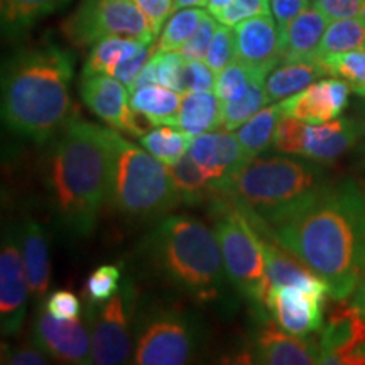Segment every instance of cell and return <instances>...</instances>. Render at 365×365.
<instances>
[{
  "instance_id": "obj_43",
  "label": "cell",
  "mask_w": 365,
  "mask_h": 365,
  "mask_svg": "<svg viewBox=\"0 0 365 365\" xmlns=\"http://www.w3.org/2000/svg\"><path fill=\"white\" fill-rule=\"evenodd\" d=\"M51 317L56 319H78L81 314V303L78 296L68 289L53 291L51 294L46 296L44 303H41Z\"/></svg>"
},
{
  "instance_id": "obj_13",
  "label": "cell",
  "mask_w": 365,
  "mask_h": 365,
  "mask_svg": "<svg viewBox=\"0 0 365 365\" xmlns=\"http://www.w3.org/2000/svg\"><path fill=\"white\" fill-rule=\"evenodd\" d=\"M318 344L319 364L365 365V312L352 299H335L319 330Z\"/></svg>"
},
{
  "instance_id": "obj_19",
  "label": "cell",
  "mask_w": 365,
  "mask_h": 365,
  "mask_svg": "<svg viewBox=\"0 0 365 365\" xmlns=\"http://www.w3.org/2000/svg\"><path fill=\"white\" fill-rule=\"evenodd\" d=\"M349 85L344 80L331 78L318 80L293 97L281 100L282 115L299 118L307 124H323L339 118L349 105Z\"/></svg>"
},
{
  "instance_id": "obj_41",
  "label": "cell",
  "mask_w": 365,
  "mask_h": 365,
  "mask_svg": "<svg viewBox=\"0 0 365 365\" xmlns=\"http://www.w3.org/2000/svg\"><path fill=\"white\" fill-rule=\"evenodd\" d=\"M218 27V21L212 14H205L202 24L198 26L196 33L191 36L188 43L181 48L182 58L188 59V61H193V59H205L207 58L208 48L212 44L213 36H215V31Z\"/></svg>"
},
{
  "instance_id": "obj_35",
  "label": "cell",
  "mask_w": 365,
  "mask_h": 365,
  "mask_svg": "<svg viewBox=\"0 0 365 365\" xmlns=\"http://www.w3.org/2000/svg\"><path fill=\"white\" fill-rule=\"evenodd\" d=\"M205 14L207 12L200 7L180 9L176 14H173L164 29L159 33L156 43L158 51H181L182 46L188 43L198 26L202 24Z\"/></svg>"
},
{
  "instance_id": "obj_3",
  "label": "cell",
  "mask_w": 365,
  "mask_h": 365,
  "mask_svg": "<svg viewBox=\"0 0 365 365\" xmlns=\"http://www.w3.org/2000/svg\"><path fill=\"white\" fill-rule=\"evenodd\" d=\"M41 170L59 225L75 237H88L110 190V161L102 127L76 117L49 140Z\"/></svg>"
},
{
  "instance_id": "obj_46",
  "label": "cell",
  "mask_w": 365,
  "mask_h": 365,
  "mask_svg": "<svg viewBox=\"0 0 365 365\" xmlns=\"http://www.w3.org/2000/svg\"><path fill=\"white\" fill-rule=\"evenodd\" d=\"M134 2L145 14L156 36L161 33V27L170 14L175 12V0H134Z\"/></svg>"
},
{
  "instance_id": "obj_27",
  "label": "cell",
  "mask_w": 365,
  "mask_h": 365,
  "mask_svg": "<svg viewBox=\"0 0 365 365\" xmlns=\"http://www.w3.org/2000/svg\"><path fill=\"white\" fill-rule=\"evenodd\" d=\"M168 170H170L181 203L200 205L205 202H215L217 198H220V193L217 191L213 181L190 156V153L178 163L168 166Z\"/></svg>"
},
{
  "instance_id": "obj_15",
  "label": "cell",
  "mask_w": 365,
  "mask_h": 365,
  "mask_svg": "<svg viewBox=\"0 0 365 365\" xmlns=\"http://www.w3.org/2000/svg\"><path fill=\"white\" fill-rule=\"evenodd\" d=\"M81 100L91 112L112 129L134 137H143L145 127L140 124L130 105V90L110 75H83L80 83Z\"/></svg>"
},
{
  "instance_id": "obj_11",
  "label": "cell",
  "mask_w": 365,
  "mask_h": 365,
  "mask_svg": "<svg viewBox=\"0 0 365 365\" xmlns=\"http://www.w3.org/2000/svg\"><path fill=\"white\" fill-rule=\"evenodd\" d=\"M73 44L93 46L108 36L135 38L154 43L156 34L134 0H83L63 24Z\"/></svg>"
},
{
  "instance_id": "obj_51",
  "label": "cell",
  "mask_w": 365,
  "mask_h": 365,
  "mask_svg": "<svg viewBox=\"0 0 365 365\" xmlns=\"http://www.w3.org/2000/svg\"><path fill=\"white\" fill-rule=\"evenodd\" d=\"M230 4H232V0H208L207 7H208L210 14H212V16H215V14L222 12L223 9H227L228 6H230Z\"/></svg>"
},
{
  "instance_id": "obj_25",
  "label": "cell",
  "mask_w": 365,
  "mask_h": 365,
  "mask_svg": "<svg viewBox=\"0 0 365 365\" xmlns=\"http://www.w3.org/2000/svg\"><path fill=\"white\" fill-rule=\"evenodd\" d=\"M182 93L163 85H150L130 93L132 108L150 125H178Z\"/></svg>"
},
{
  "instance_id": "obj_33",
  "label": "cell",
  "mask_w": 365,
  "mask_h": 365,
  "mask_svg": "<svg viewBox=\"0 0 365 365\" xmlns=\"http://www.w3.org/2000/svg\"><path fill=\"white\" fill-rule=\"evenodd\" d=\"M365 49V19H340L328 24L314 58Z\"/></svg>"
},
{
  "instance_id": "obj_6",
  "label": "cell",
  "mask_w": 365,
  "mask_h": 365,
  "mask_svg": "<svg viewBox=\"0 0 365 365\" xmlns=\"http://www.w3.org/2000/svg\"><path fill=\"white\" fill-rule=\"evenodd\" d=\"M102 130L110 161L112 207L135 220L166 217L181 203L166 164L112 127Z\"/></svg>"
},
{
  "instance_id": "obj_7",
  "label": "cell",
  "mask_w": 365,
  "mask_h": 365,
  "mask_svg": "<svg viewBox=\"0 0 365 365\" xmlns=\"http://www.w3.org/2000/svg\"><path fill=\"white\" fill-rule=\"evenodd\" d=\"M212 210L215 213L213 230L220 244L228 281L237 293L262 312L271 289L262 237L249 217L222 196L212 202Z\"/></svg>"
},
{
  "instance_id": "obj_21",
  "label": "cell",
  "mask_w": 365,
  "mask_h": 365,
  "mask_svg": "<svg viewBox=\"0 0 365 365\" xmlns=\"http://www.w3.org/2000/svg\"><path fill=\"white\" fill-rule=\"evenodd\" d=\"M261 234V232H259ZM264 255H266L267 279L271 287L279 286H299L309 291L330 294L328 282L313 272L307 264L299 261L294 254L272 240L271 237L261 234Z\"/></svg>"
},
{
  "instance_id": "obj_14",
  "label": "cell",
  "mask_w": 365,
  "mask_h": 365,
  "mask_svg": "<svg viewBox=\"0 0 365 365\" xmlns=\"http://www.w3.org/2000/svg\"><path fill=\"white\" fill-rule=\"evenodd\" d=\"M29 293L19 244V227L9 225L2 234L0 247V330L4 335H17L21 331Z\"/></svg>"
},
{
  "instance_id": "obj_5",
  "label": "cell",
  "mask_w": 365,
  "mask_h": 365,
  "mask_svg": "<svg viewBox=\"0 0 365 365\" xmlns=\"http://www.w3.org/2000/svg\"><path fill=\"white\" fill-rule=\"evenodd\" d=\"M328 181L322 163L291 154H259L249 158L223 182L220 196L239 207L252 222L269 223Z\"/></svg>"
},
{
  "instance_id": "obj_23",
  "label": "cell",
  "mask_w": 365,
  "mask_h": 365,
  "mask_svg": "<svg viewBox=\"0 0 365 365\" xmlns=\"http://www.w3.org/2000/svg\"><path fill=\"white\" fill-rule=\"evenodd\" d=\"M328 21L330 19L314 4L304 9L281 33V63L314 58Z\"/></svg>"
},
{
  "instance_id": "obj_34",
  "label": "cell",
  "mask_w": 365,
  "mask_h": 365,
  "mask_svg": "<svg viewBox=\"0 0 365 365\" xmlns=\"http://www.w3.org/2000/svg\"><path fill=\"white\" fill-rule=\"evenodd\" d=\"M317 59L327 75L344 80L355 95L365 98V49L327 54Z\"/></svg>"
},
{
  "instance_id": "obj_24",
  "label": "cell",
  "mask_w": 365,
  "mask_h": 365,
  "mask_svg": "<svg viewBox=\"0 0 365 365\" xmlns=\"http://www.w3.org/2000/svg\"><path fill=\"white\" fill-rule=\"evenodd\" d=\"M323 76H327V71L317 58L282 61L266 76L264 86L271 102H281L308 88Z\"/></svg>"
},
{
  "instance_id": "obj_42",
  "label": "cell",
  "mask_w": 365,
  "mask_h": 365,
  "mask_svg": "<svg viewBox=\"0 0 365 365\" xmlns=\"http://www.w3.org/2000/svg\"><path fill=\"white\" fill-rule=\"evenodd\" d=\"M215 71L205 63V59H186L182 68V95L188 91H212L215 88Z\"/></svg>"
},
{
  "instance_id": "obj_30",
  "label": "cell",
  "mask_w": 365,
  "mask_h": 365,
  "mask_svg": "<svg viewBox=\"0 0 365 365\" xmlns=\"http://www.w3.org/2000/svg\"><path fill=\"white\" fill-rule=\"evenodd\" d=\"M195 135L178 125H154V129L139 137V143L159 161L171 166L190 153Z\"/></svg>"
},
{
  "instance_id": "obj_12",
  "label": "cell",
  "mask_w": 365,
  "mask_h": 365,
  "mask_svg": "<svg viewBox=\"0 0 365 365\" xmlns=\"http://www.w3.org/2000/svg\"><path fill=\"white\" fill-rule=\"evenodd\" d=\"M237 364L314 365L322 362L319 344L307 335H294L277 325L272 317H264L247 349L235 355Z\"/></svg>"
},
{
  "instance_id": "obj_4",
  "label": "cell",
  "mask_w": 365,
  "mask_h": 365,
  "mask_svg": "<svg viewBox=\"0 0 365 365\" xmlns=\"http://www.w3.org/2000/svg\"><path fill=\"white\" fill-rule=\"evenodd\" d=\"M137 254L150 276L198 304L222 303L228 281L215 230L191 215L173 213L154 225Z\"/></svg>"
},
{
  "instance_id": "obj_16",
  "label": "cell",
  "mask_w": 365,
  "mask_h": 365,
  "mask_svg": "<svg viewBox=\"0 0 365 365\" xmlns=\"http://www.w3.org/2000/svg\"><path fill=\"white\" fill-rule=\"evenodd\" d=\"M88 325V323H86ZM81 319H56L41 304L33 323V344L61 364L86 365L91 359V333Z\"/></svg>"
},
{
  "instance_id": "obj_37",
  "label": "cell",
  "mask_w": 365,
  "mask_h": 365,
  "mask_svg": "<svg viewBox=\"0 0 365 365\" xmlns=\"http://www.w3.org/2000/svg\"><path fill=\"white\" fill-rule=\"evenodd\" d=\"M254 76L255 73L252 70H249L244 63L235 59V61L230 63L225 70L218 73L215 80V88L213 90H215L220 102H234V100L244 97Z\"/></svg>"
},
{
  "instance_id": "obj_32",
  "label": "cell",
  "mask_w": 365,
  "mask_h": 365,
  "mask_svg": "<svg viewBox=\"0 0 365 365\" xmlns=\"http://www.w3.org/2000/svg\"><path fill=\"white\" fill-rule=\"evenodd\" d=\"M264 80H266L264 76L255 75L244 97L234 100V102H222V129H239L271 102L267 97L266 86H264Z\"/></svg>"
},
{
  "instance_id": "obj_45",
  "label": "cell",
  "mask_w": 365,
  "mask_h": 365,
  "mask_svg": "<svg viewBox=\"0 0 365 365\" xmlns=\"http://www.w3.org/2000/svg\"><path fill=\"white\" fill-rule=\"evenodd\" d=\"M48 354L43 352L36 344H24L17 346L2 345V364L9 365H46L49 364Z\"/></svg>"
},
{
  "instance_id": "obj_26",
  "label": "cell",
  "mask_w": 365,
  "mask_h": 365,
  "mask_svg": "<svg viewBox=\"0 0 365 365\" xmlns=\"http://www.w3.org/2000/svg\"><path fill=\"white\" fill-rule=\"evenodd\" d=\"M178 127L200 135L205 132L222 129V102L212 91H188L182 95Z\"/></svg>"
},
{
  "instance_id": "obj_49",
  "label": "cell",
  "mask_w": 365,
  "mask_h": 365,
  "mask_svg": "<svg viewBox=\"0 0 365 365\" xmlns=\"http://www.w3.org/2000/svg\"><path fill=\"white\" fill-rule=\"evenodd\" d=\"M352 301L357 304L360 309H362V312H365V272H364L362 279H360V282H359L357 289L354 291Z\"/></svg>"
},
{
  "instance_id": "obj_48",
  "label": "cell",
  "mask_w": 365,
  "mask_h": 365,
  "mask_svg": "<svg viewBox=\"0 0 365 365\" xmlns=\"http://www.w3.org/2000/svg\"><path fill=\"white\" fill-rule=\"evenodd\" d=\"M355 117L359 118V124H360V137H359L357 145H355V149H357L359 153L360 163H362V166L365 168V100L364 102H360L357 105V108H355Z\"/></svg>"
},
{
  "instance_id": "obj_36",
  "label": "cell",
  "mask_w": 365,
  "mask_h": 365,
  "mask_svg": "<svg viewBox=\"0 0 365 365\" xmlns=\"http://www.w3.org/2000/svg\"><path fill=\"white\" fill-rule=\"evenodd\" d=\"M124 274L118 264H102L90 274L85 282L83 296L88 304H100L110 299L120 289Z\"/></svg>"
},
{
  "instance_id": "obj_50",
  "label": "cell",
  "mask_w": 365,
  "mask_h": 365,
  "mask_svg": "<svg viewBox=\"0 0 365 365\" xmlns=\"http://www.w3.org/2000/svg\"><path fill=\"white\" fill-rule=\"evenodd\" d=\"M208 0H175V11L188 7H207Z\"/></svg>"
},
{
  "instance_id": "obj_17",
  "label": "cell",
  "mask_w": 365,
  "mask_h": 365,
  "mask_svg": "<svg viewBox=\"0 0 365 365\" xmlns=\"http://www.w3.org/2000/svg\"><path fill=\"white\" fill-rule=\"evenodd\" d=\"M327 296L299 286L271 287L266 299V312L286 331L309 335L322 330Z\"/></svg>"
},
{
  "instance_id": "obj_9",
  "label": "cell",
  "mask_w": 365,
  "mask_h": 365,
  "mask_svg": "<svg viewBox=\"0 0 365 365\" xmlns=\"http://www.w3.org/2000/svg\"><path fill=\"white\" fill-rule=\"evenodd\" d=\"M137 287L124 277L120 289L100 304L86 303L85 318L91 333V359L98 365L130 362L135 341Z\"/></svg>"
},
{
  "instance_id": "obj_8",
  "label": "cell",
  "mask_w": 365,
  "mask_h": 365,
  "mask_svg": "<svg viewBox=\"0 0 365 365\" xmlns=\"http://www.w3.org/2000/svg\"><path fill=\"white\" fill-rule=\"evenodd\" d=\"M203 340V328L190 312L175 304H148L137 313L130 364L182 365L195 362Z\"/></svg>"
},
{
  "instance_id": "obj_10",
  "label": "cell",
  "mask_w": 365,
  "mask_h": 365,
  "mask_svg": "<svg viewBox=\"0 0 365 365\" xmlns=\"http://www.w3.org/2000/svg\"><path fill=\"white\" fill-rule=\"evenodd\" d=\"M360 137L357 117H339L323 124H307L299 118L282 115L272 137V148L291 154L330 164L355 149Z\"/></svg>"
},
{
  "instance_id": "obj_18",
  "label": "cell",
  "mask_w": 365,
  "mask_h": 365,
  "mask_svg": "<svg viewBox=\"0 0 365 365\" xmlns=\"http://www.w3.org/2000/svg\"><path fill=\"white\" fill-rule=\"evenodd\" d=\"M235 54L255 75L266 76L281 63V33L272 14H261L234 26Z\"/></svg>"
},
{
  "instance_id": "obj_20",
  "label": "cell",
  "mask_w": 365,
  "mask_h": 365,
  "mask_svg": "<svg viewBox=\"0 0 365 365\" xmlns=\"http://www.w3.org/2000/svg\"><path fill=\"white\" fill-rule=\"evenodd\" d=\"M190 156L210 176L218 193L223 182L249 159L237 135L227 129L196 135L191 143Z\"/></svg>"
},
{
  "instance_id": "obj_1",
  "label": "cell",
  "mask_w": 365,
  "mask_h": 365,
  "mask_svg": "<svg viewBox=\"0 0 365 365\" xmlns=\"http://www.w3.org/2000/svg\"><path fill=\"white\" fill-rule=\"evenodd\" d=\"M252 225L323 277L333 299H346L357 289L365 272L362 182L328 181L284 215Z\"/></svg>"
},
{
  "instance_id": "obj_29",
  "label": "cell",
  "mask_w": 365,
  "mask_h": 365,
  "mask_svg": "<svg viewBox=\"0 0 365 365\" xmlns=\"http://www.w3.org/2000/svg\"><path fill=\"white\" fill-rule=\"evenodd\" d=\"M154 44L135 38H122V36H108L91 46V51L86 59L83 75H112L117 66L135 56L145 46Z\"/></svg>"
},
{
  "instance_id": "obj_28",
  "label": "cell",
  "mask_w": 365,
  "mask_h": 365,
  "mask_svg": "<svg viewBox=\"0 0 365 365\" xmlns=\"http://www.w3.org/2000/svg\"><path fill=\"white\" fill-rule=\"evenodd\" d=\"M70 0H2V31L7 38L24 36L44 16L56 12Z\"/></svg>"
},
{
  "instance_id": "obj_40",
  "label": "cell",
  "mask_w": 365,
  "mask_h": 365,
  "mask_svg": "<svg viewBox=\"0 0 365 365\" xmlns=\"http://www.w3.org/2000/svg\"><path fill=\"white\" fill-rule=\"evenodd\" d=\"M271 12V0H232V4L222 12L215 14V19L220 24L234 27L239 22Z\"/></svg>"
},
{
  "instance_id": "obj_2",
  "label": "cell",
  "mask_w": 365,
  "mask_h": 365,
  "mask_svg": "<svg viewBox=\"0 0 365 365\" xmlns=\"http://www.w3.org/2000/svg\"><path fill=\"white\" fill-rule=\"evenodd\" d=\"M70 51L54 43L17 49L4 63L2 120L19 137L46 144L75 120Z\"/></svg>"
},
{
  "instance_id": "obj_44",
  "label": "cell",
  "mask_w": 365,
  "mask_h": 365,
  "mask_svg": "<svg viewBox=\"0 0 365 365\" xmlns=\"http://www.w3.org/2000/svg\"><path fill=\"white\" fill-rule=\"evenodd\" d=\"M330 21L365 19V0H313Z\"/></svg>"
},
{
  "instance_id": "obj_22",
  "label": "cell",
  "mask_w": 365,
  "mask_h": 365,
  "mask_svg": "<svg viewBox=\"0 0 365 365\" xmlns=\"http://www.w3.org/2000/svg\"><path fill=\"white\" fill-rule=\"evenodd\" d=\"M19 244L27 282L33 298L41 301L48 296L51 284V261L44 228L34 218H26L19 225Z\"/></svg>"
},
{
  "instance_id": "obj_38",
  "label": "cell",
  "mask_w": 365,
  "mask_h": 365,
  "mask_svg": "<svg viewBox=\"0 0 365 365\" xmlns=\"http://www.w3.org/2000/svg\"><path fill=\"white\" fill-rule=\"evenodd\" d=\"M237 59L235 54V38H234V29L230 26L220 24L218 22V27L215 31V36H213L212 44H210L207 58H205V63L215 71L218 75L222 70L234 63Z\"/></svg>"
},
{
  "instance_id": "obj_31",
  "label": "cell",
  "mask_w": 365,
  "mask_h": 365,
  "mask_svg": "<svg viewBox=\"0 0 365 365\" xmlns=\"http://www.w3.org/2000/svg\"><path fill=\"white\" fill-rule=\"evenodd\" d=\"M282 117L279 103L274 102L269 107H264L252 118H249L244 125L237 129V139L249 158L259 156L272 145V137L276 132L277 122Z\"/></svg>"
},
{
  "instance_id": "obj_47",
  "label": "cell",
  "mask_w": 365,
  "mask_h": 365,
  "mask_svg": "<svg viewBox=\"0 0 365 365\" xmlns=\"http://www.w3.org/2000/svg\"><path fill=\"white\" fill-rule=\"evenodd\" d=\"M308 7L309 0H271V12L279 27V33H282L291 24V21H294Z\"/></svg>"
},
{
  "instance_id": "obj_39",
  "label": "cell",
  "mask_w": 365,
  "mask_h": 365,
  "mask_svg": "<svg viewBox=\"0 0 365 365\" xmlns=\"http://www.w3.org/2000/svg\"><path fill=\"white\" fill-rule=\"evenodd\" d=\"M158 65V85L176 90L182 93V68L186 59L180 51H158L154 53Z\"/></svg>"
}]
</instances>
